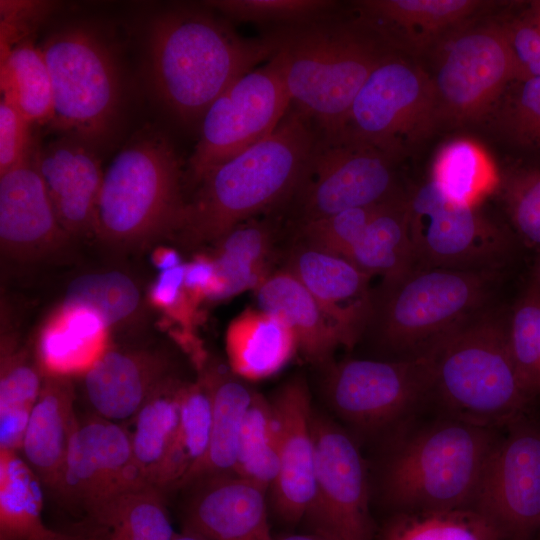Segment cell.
Listing matches in <instances>:
<instances>
[{
	"instance_id": "6da1fadb",
	"label": "cell",
	"mask_w": 540,
	"mask_h": 540,
	"mask_svg": "<svg viewBox=\"0 0 540 540\" xmlns=\"http://www.w3.org/2000/svg\"><path fill=\"white\" fill-rule=\"evenodd\" d=\"M503 430L452 417L430 402L387 433L379 495L390 514L471 508Z\"/></svg>"
},
{
	"instance_id": "7a4b0ae2",
	"label": "cell",
	"mask_w": 540,
	"mask_h": 540,
	"mask_svg": "<svg viewBox=\"0 0 540 540\" xmlns=\"http://www.w3.org/2000/svg\"><path fill=\"white\" fill-rule=\"evenodd\" d=\"M211 12L171 9L158 15L149 29L150 83L159 100L184 122L202 119L232 83L279 50L275 30L263 37H245Z\"/></svg>"
},
{
	"instance_id": "3957f363",
	"label": "cell",
	"mask_w": 540,
	"mask_h": 540,
	"mask_svg": "<svg viewBox=\"0 0 540 540\" xmlns=\"http://www.w3.org/2000/svg\"><path fill=\"white\" fill-rule=\"evenodd\" d=\"M315 136L312 122L291 104L269 136L212 169L195 186L176 234L189 245L217 241L292 198Z\"/></svg>"
},
{
	"instance_id": "277c9868",
	"label": "cell",
	"mask_w": 540,
	"mask_h": 540,
	"mask_svg": "<svg viewBox=\"0 0 540 540\" xmlns=\"http://www.w3.org/2000/svg\"><path fill=\"white\" fill-rule=\"evenodd\" d=\"M496 271L414 266L372 290L367 335L388 360L432 355L491 308ZM361 337V338H362Z\"/></svg>"
},
{
	"instance_id": "5b68a950",
	"label": "cell",
	"mask_w": 540,
	"mask_h": 540,
	"mask_svg": "<svg viewBox=\"0 0 540 540\" xmlns=\"http://www.w3.org/2000/svg\"><path fill=\"white\" fill-rule=\"evenodd\" d=\"M275 32L291 104L321 133L340 128L371 72L393 51L357 21L333 14Z\"/></svg>"
},
{
	"instance_id": "8992f818",
	"label": "cell",
	"mask_w": 540,
	"mask_h": 540,
	"mask_svg": "<svg viewBox=\"0 0 540 540\" xmlns=\"http://www.w3.org/2000/svg\"><path fill=\"white\" fill-rule=\"evenodd\" d=\"M506 319L493 308L433 353L430 403L468 423L503 430L533 412V399L511 356Z\"/></svg>"
},
{
	"instance_id": "52a82bcc",
	"label": "cell",
	"mask_w": 540,
	"mask_h": 540,
	"mask_svg": "<svg viewBox=\"0 0 540 540\" xmlns=\"http://www.w3.org/2000/svg\"><path fill=\"white\" fill-rule=\"evenodd\" d=\"M185 171L172 141L147 126L117 153L103 176L95 234L116 245L177 233L183 220Z\"/></svg>"
},
{
	"instance_id": "ba28073f",
	"label": "cell",
	"mask_w": 540,
	"mask_h": 540,
	"mask_svg": "<svg viewBox=\"0 0 540 540\" xmlns=\"http://www.w3.org/2000/svg\"><path fill=\"white\" fill-rule=\"evenodd\" d=\"M41 49L53 89L48 125L97 150L113 133L121 101V72L112 41L92 24L76 23L54 32Z\"/></svg>"
},
{
	"instance_id": "9c48e42d",
	"label": "cell",
	"mask_w": 540,
	"mask_h": 540,
	"mask_svg": "<svg viewBox=\"0 0 540 540\" xmlns=\"http://www.w3.org/2000/svg\"><path fill=\"white\" fill-rule=\"evenodd\" d=\"M439 124L430 74L396 52L371 72L345 117L340 133L394 160L413 151Z\"/></svg>"
},
{
	"instance_id": "30bf717a",
	"label": "cell",
	"mask_w": 540,
	"mask_h": 540,
	"mask_svg": "<svg viewBox=\"0 0 540 540\" xmlns=\"http://www.w3.org/2000/svg\"><path fill=\"white\" fill-rule=\"evenodd\" d=\"M429 73L439 123L479 121L494 111L507 87L519 80L517 65L501 23L455 29L432 49Z\"/></svg>"
},
{
	"instance_id": "8fae6325",
	"label": "cell",
	"mask_w": 540,
	"mask_h": 540,
	"mask_svg": "<svg viewBox=\"0 0 540 540\" xmlns=\"http://www.w3.org/2000/svg\"><path fill=\"white\" fill-rule=\"evenodd\" d=\"M284 55L232 83L202 117L199 140L188 160L185 185L194 187L215 167L251 148L279 125L291 99Z\"/></svg>"
},
{
	"instance_id": "7c38bea8",
	"label": "cell",
	"mask_w": 540,
	"mask_h": 540,
	"mask_svg": "<svg viewBox=\"0 0 540 540\" xmlns=\"http://www.w3.org/2000/svg\"><path fill=\"white\" fill-rule=\"evenodd\" d=\"M433 354L411 360L350 358L329 364L325 393L339 417L364 435L389 433L430 401Z\"/></svg>"
},
{
	"instance_id": "4fadbf2b",
	"label": "cell",
	"mask_w": 540,
	"mask_h": 540,
	"mask_svg": "<svg viewBox=\"0 0 540 540\" xmlns=\"http://www.w3.org/2000/svg\"><path fill=\"white\" fill-rule=\"evenodd\" d=\"M395 162L367 143L340 133L316 131L293 196L301 224L403 195L396 180Z\"/></svg>"
},
{
	"instance_id": "5bb4252c",
	"label": "cell",
	"mask_w": 540,
	"mask_h": 540,
	"mask_svg": "<svg viewBox=\"0 0 540 540\" xmlns=\"http://www.w3.org/2000/svg\"><path fill=\"white\" fill-rule=\"evenodd\" d=\"M407 218L417 267L497 272L511 252L502 227L451 202L430 180L407 195Z\"/></svg>"
},
{
	"instance_id": "9a60e30c",
	"label": "cell",
	"mask_w": 540,
	"mask_h": 540,
	"mask_svg": "<svg viewBox=\"0 0 540 540\" xmlns=\"http://www.w3.org/2000/svg\"><path fill=\"white\" fill-rule=\"evenodd\" d=\"M315 488L303 518L309 533L326 540H373L370 481L353 438L330 419L312 415Z\"/></svg>"
},
{
	"instance_id": "2e32d148",
	"label": "cell",
	"mask_w": 540,
	"mask_h": 540,
	"mask_svg": "<svg viewBox=\"0 0 540 540\" xmlns=\"http://www.w3.org/2000/svg\"><path fill=\"white\" fill-rule=\"evenodd\" d=\"M471 508L501 540H536L540 532V417L534 412L505 429Z\"/></svg>"
},
{
	"instance_id": "e0dca14e",
	"label": "cell",
	"mask_w": 540,
	"mask_h": 540,
	"mask_svg": "<svg viewBox=\"0 0 540 540\" xmlns=\"http://www.w3.org/2000/svg\"><path fill=\"white\" fill-rule=\"evenodd\" d=\"M143 483L131 433L95 414L79 422L71 438L55 495L88 517L104 502Z\"/></svg>"
},
{
	"instance_id": "ac0fdd59",
	"label": "cell",
	"mask_w": 540,
	"mask_h": 540,
	"mask_svg": "<svg viewBox=\"0 0 540 540\" xmlns=\"http://www.w3.org/2000/svg\"><path fill=\"white\" fill-rule=\"evenodd\" d=\"M35 145L17 166L0 176V242L20 261L45 258L68 243L35 163Z\"/></svg>"
},
{
	"instance_id": "d6986e66",
	"label": "cell",
	"mask_w": 540,
	"mask_h": 540,
	"mask_svg": "<svg viewBox=\"0 0 540 540\" xmlns=\"http://www.w3.org/2000/svg\"><path fill=\"white\" fill-rule=\"evenodd\" d=\"M279 439V472L273 507L287 524L303 520L315 488V442L310 396L305 381L286 382L271 401Z\"/></svg>"
},
{
	"instance_id": "ffe728a7",
	"label": "cell",
	"mask_w": 540,
	"mask_h": 540,
	"mask_svg": "<svg viewBox=\"0 0 540 540\" xmlns=\"http://www.w3.org/2000/svg\"><path fill=\"white\" fill-rule=\"evenodd\" d=\"M496 2L480 0H364L354 3L355 21L391 50H432L446 35L476 20Z\"/></svg>"
},
{
	"instance_id": "44dd1931",
	"label": "cell",
	"mask_w": 540,
	"mask_h": 540,
	"mask_svg": "<svg viewBox=\"0 0 540 540\" xmlns=\"http://www.w3.org/2000/svg\"><path fill=\"white\" fill-rule=\"evenodd\" d=\"M286 269L317 301L342 346L360 341L371 305V276L348 259L306 243L292 252Z\"/></svg>"
},
{
	"instance_id": "7402d4cb",
	"label": "cell",
	"mask_w": 540,
	"mask_h": 540,
	"mask_svg": "<svg viewBox=\"0 0 540 540\" xmlns=\"http://www.w3.org/2000/svg\"><path fill=\"white\" fill-rule=\"evenodd\" d=\"M182 515V530L205 540H274L265 492L235 474L202 478Z\"/></svg>"
},
{
	"instance_id": "603a6c76",
	"label": "cell",
	"mask_w": 540,
	"mask_h": 540,
	"mask_svg": "<svg viewBox=\"0 0 540 540\" xmlns=\"http://www.w3.org/2000/svg\"><path fill=\"white\" fill-rule=\"evenodd\" d=\"M35 163L62 228L70 236L95 234L104 176L97 150L59 135L35 147Z\"/></svg>"
},
{
	"instance_id": "cb8c5ba5",
	"label": "cell",
	"mask_w": 540,
	"mask_h": 540,
	"mask_svg": "<svg viewBox=\"0 0 540 540\" xmlns=\"http://www.w3.org/2000/svg\"><path fill=\"white\" fill-rule=\"evenodd\" d=\"M170 369L161 352L108 348L83 374L84 392L96 415L115 422L134 418L172 378Z\"/></svg>"
},
{
	"instance_id": "d4e9b609",
	"label": "cell",
	"mask_w": 540,
	"mask_h": 540,
	"mask_svg": "<svg viewBox=\"0 0 540 540\" xmlns=\"http://www.w3.org/2000/svg\"><path fill=\"white\" fill-rule=\"evenodd\" d=\"M74 401V388L68 376L46 375L31 410L21 448L28 466L54 494L71 438L79 424Z\"/></svg>"
},
{
	"instance_id": "484cf974",
	"label": "cell",
	"mask_w": 540,
	"mask_h": 540,
	"mask_svg": "<svg viewBox=\"0 0 540 540\" xmlns=\"http://www.w3.org/2000/svg\"><path fill=\"white\" fill-rule=\"evenodd\" d=\"M108 330L97 311L63 302L38 337L37 354L45 376L84 374L108 349Z\"/></svg>"
},
{
	"instance_id": "4316f807",
	"label": "cell",
	"mask_w": 540,
	"mask_h": 540,
	"mask_svg": "<svg viewBox=\"0 0 540 540\" xmlns=\"http://www.w3.org/2000/svg\"><path fill=\"white\" fill-rule=\"evenodd\" d=\"M260 310L280 319L312 363L329 365L340 337L317 301L287 269L270 274L255 290Z\"/></svg>"
},
{
	"instance_id": "83f0119b",
	"label": "cell",
	"mask_w": 540,
	"mask_h": 540,
	"mask_svg": "<svg viewBox=\"0 0 540 540\" xmlns=\"http://www.w3.org/2000/svg\"><path fill=\"white\" fill-rule=\"evenodd\" d=\"M201 377L212 397L210 442L204 458L179 487H188L210 476L234 474L243 421L256 393L241 377L221 366L205 369Z\"/></svg>"
},
{
	"instance_id": "f1b7e54d",
	"label": "cell",
	"mask_w": 540,
	"mask_h": 540,
	"mask_svg": "<svg viewBox=\"0 0 540 540\" xmlns=\"http://www.w3.org/2000/svg\"><path fill=\"white\" fill-rule=\"evenodd\" d=\"M226 348L232 372L244 380H259L281 370L298 346L280 319L248 309L230 323Z\"/></svg>"
},
{
	"instance_id": "f546056e",
	"label": "cell",
	"mask_w": 540,
	"mask_h": 540,
	"mask_svg": "<svg viewBox=\"0 0 540 540\" xmlns=\"http://www.w3.org/2000/svg\"><path fill=\"white\" fill-rule=\"evenodd\" d=\"M89 540H172L176 533L164 491L143 483L98 506L88 517Z\"/></svg>"
},
{
	"instance_id": "4dcf8cb0",
	"label": "cell",
	"mask_w": 540,
	"mask_h": 540,
	"mask_svg": "<svg viewBox=\"0 0 540 540\" xmlns=\"http://www.w3.org/2000/svg\"><path fill=\"white\" fill-rule=\"evenodd\" d=\"M40 480L19 452L0 448V540H60L43 523Z\"/></svg>"
},
{
	"instance_id": "1f68e13d",
	"label": "cell",
	"mask_w": 540,
	"mask_h": 540,
	"mask_svg": "<svg viewBox=\"0 0 540 540\" xmlns=\"http://www.w3.org/2000/svg\"><path fill=\"white\" fill-rule=\"evenodd\" d=\"M360 270L382 278L414 267L407 218V195L378 206L363 235L345 257Z\"/></svg>"
},
{
	"instance_id": "d6a6232c",
	"label": "cell",
	"mask_w": 540,
	"mask_h": 540,
	"mask_svg": "<svg viewBox=\"0 0 540 540\" xmlns=\"http://www.w3.org/2000/svg\"><path fill=\"white\" fill-rule=\"evenodd\" d=\"M430 181L451 202L478 208L485 198L500 189L502 178L478 143L458 138L439 149Z\"/></svg>"
},
{
	"instance_id": "836d02e7",
	"label": "cell",
	"mask_w": 540,
	"mask_h": 540,
	"mask_svg": "<svg viewBox=\"0 0 540 540\" xmlns=\"http://www.w3.org/2000/svg\"><path fill=\"white\" fill-rule=\"evenodd\" d=\"M183 385L171 378L134 416L130 432L134 459L143 479L155 486L178 428Z\"/></svg>"
},
{
	"instance_id": "e575fe53",
	"label": "cell",
	"mask_w": 540,
	"mask_h": 540,
	"mask_svg": "<svg viewBox=\"0 0 540 540\" xmlns=\"http://www.w3.org/2000/svg\"><path fill=\"white\" fill-rule=\"evenodd\" d=\"M212 424V397L201 377L184 384L180 395L178 428L170 452L161 470L157 487L163 491L179 487L207 453Z\"/></svg>"
},
{
	"instance_id": "d590c367",
	"label": "cell",
	"mask_w": 540,
	"mask_h": 540,
	"mask_svg": "<svg viewBox=\"0 0 540 540\" xmlns=\"http://www.w3.org/2000/svg\"><path fill=\"white\" fill-rule=\"evenodd\" d=\"M216 242L219 246L213 259L223 286L220 301L256 290L270 275L271 230L266 223L243 222Z\"/></svg>"
},
{
	"instance_id": "8d00e7d4",
	"label": "cell",
	"mask_w": 540,
	"mask_h": 540,
	"mask_svg": "<svg viewBox=\"0 0 540 540\" xmlns=\"http://www.w3.org/2000/svg\"><path fill=\"white\" fill-rule=\"evenodd\" d=\"M0 58L2 96L31 124H49L54 112L53 89L42 49L28 39Z\"/></svg>"
},
{
	"instance_id": "74e56055",
	"label": "cell",
	"mask_w": 540,
	"mask_h": 540,
	"mask_svg": "<svg viewBox=\"0 0 540 540\" xmlns=\"http://www.w3.org/2000/svg\"><path fill=\"white\" fill-rule=\"evenodd\" d=\"M376 540H501L490 522L472 508L390 514Z\"/></svg>"
},
{
	"instance_id": "f35d334b",
	"label": "cell",
	"mask_w": 540,
	"mask_h": 540,
	"mask_svg": "<svg viewBox=\"0 0 540 540\" xmlns=\"http://www.w3.org/2000/svg\"><path fill=\"white\" fill-rule=\"evenodd\" d=\"M43 380L24 352L2 346L0 376V448L20 452L31 410Z\"/></svg>"
},
{
	"instance_id": "ab89813d",
	"label": "cell",
	"mask_w": 540,
	"mask_h": 540,
	"mask_svg": "<svg viewBox=\"0 0 540 540\" xmlns=\"http://www.w3.org/2000/svg\"><path fill=\"white\" fill-rule=\"evenodd\" d=\"M279 472V439L271 401L255 393L246 412L234 474L266 491Z\"/></svg>"
},
{
	"instance_id": "60d3db41",
	"label": "cell",
	"mask_w": 540,
	"mask_h": 540,
	"mask_svg": "<svg viewBox=\"0 0 540 540\" xmlns=\"http://www.w3.org/2000/svg\"><path fill=\"white\" fill-rule=\"evenodd\" d=\"M64 302L92 308L110 327L127 321L137 312L140 291L122 272L89 273L69 284Z\"/></svg>"
},
{
	"instance_id": "b9f144b4",
	"label": "cell",
	"mask_w": 540,
	"mask_h": 540,
	"mask_svg": "<svg viewBox=\"0 0 540 540\" xmlns=\"http://www.w3.org/2000/svg\"><path fill=\"white\" fill-rule=\"evenodd\" d=\"M511 356L527 390L540 401V291L531 283L506 319Z\"/></svg>"
},
{
	"instance_id": "7bdbcfd3",
	"label": "cell",
	"mask_w": 540,
	"mask_h": 540,
	"mask_svg": "<svg viewBox=\"0 0 540 540\" xmlns=\"http://www.w3.org/2000/svg\"><path fill=\"white\" fill-rule=\"evenodd\" d=\"M203 5L227 20L277 25V28L317 21L333 14L338 6L330 0H214Z\"/></svg>"
},
{
	"instance_id": "ee69618b",
	"label": "cell",
	"mask_w": 540,
	"mask_h": 540,
	"mask_svg": "<svg viewBox=\"0 0 540 540\" xmlns=\"http://www.w3.org/2000/svg\"><path fill=\"white\" fill-rule=\"evenodd\" d=\"M495 110L498 128L512 145L540 153V76L514 80Z\"/></svg>"
},
{
	"instance_id": "f6af8a7d",
	"label": "cell",
	"mask_w": 540,
	"mask_h": 540,
	"mask_svg": "<svg viewBox=\"0 0 540 540\" xmlns=\"http://www.w3.org/2000/svg\"><path fill=\"white\" fill-rule=\"evenodd\" d=\"M501 193L518 236L540 250V170L527 169L502 178Z\"/></svg>"
},
{
	"instance_id": "bcb514c9",
	"label": "cell",
	"mask_w": 540,
	"mask_h": 540,
	"mask_svg": "<svg viewBox=\"0 0 540 540\" xmlns=\"http://www.w3.org/2000/svg\"><path fill=\"white\" fill-rule=\"evenodd\" d=\"M379 205L352 208L300 224L304 243L345 258L363 235Z\"/></svg>"
},
{
	"instance_id": "7dc6e473",
	"label": "cell",
	"mask_w": 540,
	"mask_h": 540,
	"mask_svg": "<svg viewBox=\"0 0 540 540\" xmlns=\"http://www.w3.org/2000/svg\"><path fill=\"white\" fill-rule=\"evenodd\" d=\"M501 24L520 79L540 76V1L531 2L526 11Z\"/></svg>"
},
{
	"instance_id": "c3c4849f",
	"label": "cell",
	"mask_w": 540,
	"mask_h": 540,
	"mask_svg": "<svg viewBox=\"0 0 540 540\" xmlns=\"http://www.w3.org/2000/svg\"><path fill=\"white\" fill-rule=\"evenodd\" d=\"M47 1H0V57L29 39L37 27L53 12Z\"/></svg>"
},
{
	"instance_id": "681fc988",
	"label": "cell",
	"mask_w": 540,
	"mask_h": 540,
	"mask_svg": "<svg viewBox=\"0 0 540 540\" xmlns=\"http://www.w3.org/2000/svg\"><path fill=\"white\" fill-rule=\"evenodd\" d=\"M184 276L185 264L160 272L149 288L148 298L154 307L189 330L196 317L197 304L184 288Z\"/></svg>"
},
{
	"instance_id": "f907efd6",
	"label": "cell",
	"mask_w": 540,
	"mask_h": 540,
	"mask_svg": "<svg viewBox=\"0 0 540 540\" xmlns=\"http://www.w3.org/2000/svg\"><path fill=\"white\" fill-rule=\"evenodd\" d=\"M31 123L7 98L0 102V176L23 161L33 148Z\"/></svg>"
},
{
	"instance_id": "816d5d0a",
	"label": "cell",
	"mask_w": 540,
	"mask_h": 540,
	"mask_svg": "<svg viewBox=\"0 0 540 540\" xmlns=\"http://www.w3.org/2000/svg\"><path fill=\"white\" fill-rule=\"evenodd\" d=\"M184 288L197 305L220 301L223 286L213 257L199 254L185 264Z\"/></svg>"
},
{
	"instance_id": "f5cc1de1",
	"label": "cell",
	"mask_w": 540,
	"mask_h": 540,
	"mask_svg": "<svg viewBox=\"0 0 540 540\" xmlns=\"http://www.w3.org/2000/svg\"><path fill=\"white\" fill-rule=\"evenodd\" d=\"M151 262L161 272L183 264L179 253L168 247L156 248L151 254Z\"/></svg>"
},
{
	"instance_id": "db71d44e",
	"label": "cell",
	"mask_w": 540,
	"mask_h": 540,
	"mask_svg": "<svg viewBox=\"0 0 540 540\" xmlns=\"http://www.w3.org/2000/svg\"><path fill=\"white\" fill-rule=\"evenodd\" d=\"M274 540H326V539L313 533H307V534H290V535H285L279 538L275 537Z\"/></svg>"
},
{
	"instance_id": "11a10c76",
	"label": "cell",
	"mask_w": 540,
	"mask_h": 540,
	"mask_svg": "<svg viewBox=\"0 0 540 540\" xmlns=\"http://www.w3.org/2000/svg\"><path fill=\"white\" fill-rule=\"evenodd\" d=\"M172 540H205L202 537L185 530L177 532L175 537Z\"/></svg>"
},
{
	"instance_id": "9f6ffc18",
	"label": "cell",
	"mask_w": 540,
	"mask_h": 540,
	"mask_svg": "<svg viewBox=\"0 0 540 540\" xmlns=\"http://www.w3.org/2000/svg\"><path fill=\"white\" fill-rule=\"evenodd\" d=\"M530 283L540 291V256L535 266L533 278Z\"/></svg>"
},
{
	"instance_id": "6f0895ef",
	"label": "cell",
	"mask_w": 540,
	"mask_h": 540,
	"mask_svg": "<svg viewBox=\"0 0 540 540\" xmlns=\"http://www.w3.org/2000/svg\"><path fill=\"white\" fill-rule=\"evenodd\" d=\"M60 540H89L88 538L80 535H70L68 534L65 538Z\"/></svg>"
},
{
	"instance_id": "680465c9",
	"label": "cell",
	"mask_w": 540,
	"mask_h": 540,
	"mask_svg": "<svg viewBox=\"0 0 540 540\" xmlns=\"http://www.w3.org/2000/svg\"><path fill=\"white\" fill-rule=\"evenodd\" d=\"M536 540H540V532H539L538 536L536 537Z\"/></svg>"
}]
</instances>
